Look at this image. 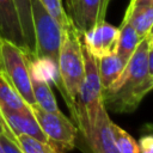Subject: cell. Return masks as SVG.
Returning <instances> with one entry per match:
<instances>
[{
    "label": "cell",
    "instance_id": "cell-22",
    "mask_svg": "<svg viewBox=\"0 0 153 153\" xmlns=\"http://www.w3.org/2000/svg\"><path fill=\"white\" fill-rule=\"evenodd\" d=\"M149 6H153V0H130L126 12H131L134 10L149 7Z\"/></svg>",
    "mask_w": 153,
    "mask_h": 153
},
{
    "label": "cell",
    "instance_id": "cell-3",
    "mask_svg": "<svg viewBox=\"0 0 153 153\" xmlns=\"http://www.w3.org/2000/svg\"><path fill=\"white\" fill-rule=\"evenodd\" d=\"M0 73L30 108L37 105L31 87L29 55L4 38L0 43Z\"/></svg>",
    "mask_w": 153,
    "mask_h": 153
},
{
    "label": "cell",
    "instance_id": "cell-24",
    "mask_svg": "<svg viewBox=\"0 0 153 153\" xmlns=\"http://www.w3.org/2000/svg\"><path fill=\"white\" fill-rule=\"evenodd\" d=\"M6 129H8V127H7V124H6L5 120H4V117H2L1 114H0V134H2Z\"/></svg>",
    "mask_w": 153,
    "mask_h": 153
},
{
    "label": "cell",
    "instance_id": "cell-16",
    "mask_svg": "<svg viewBox=\"0 0 153 153\" xmlns=\"http://www.w3.org/2000/svg\"><path fill=\"white\" fill-rule=\"evenodd\" d=\"M0 108L11 109L18 111H27L31 108L18 94V92L11 86L7 79L0 73Z\"/></svg>",
    "mask_w": 153,
    "mask_h": 153
},
{
    "label": "cell",
    "instance_id": "cell-8",
    "mask_svg": "<svg viewBox=\"0 0 153 153\" xmlns=\"http://www.w3.org/2000/svg\"><path fill=\"white\" fill-rule=\"evenodd\" d=\"M118 35L120 29L104 20L85 31L81 35V41L94 57L100 59L116 51Z\"/></svg>",
    "mask_w": 153,
    "mask_h": 153
},
{
    "label": "cell",
    "instance_id": "cell-12",
    "mask_svg": "<svg viewBox=\"0 0 153 153\" xmlns=\"http://www.w3.org/2000/svg\"><path fill=\"white\" fill-rule=\"evenodd\" d=\"M118 29H120V35H118V41H117L115 53L126 66V63L130 59L131 54L134 53L141 38L137 36L131 24L126 19L122 20L121 26Z\"/></svg>",
    "mask_w": 153,
    "mask_h": 153
},
{
    "label": "cell",
    "instance_id": "cell-28",
    "mask_svg": "<svg viewBox=\"0 0 153 153\" xmlns=\"http://www.w3.org/2000/svg\"><path fill=\"white\" fill-rule=\"evenodd\" d=\"M1 41H2V38H1V36H0V43H1Z\"/></svg>",
    "mask_w": 153,
    "mask_h": 153
},
{
    "label": "cell",
    "instance_id": "cell-11",
    "mask_svg": "<svg viewBox=\"0 0 153 153\" xmlns=\"http://www.w3.org/2000/svg\"><path fill=\"white\" fill-rule=\"evenodd\" d=\"M29 71H30L31 87H32L33 97H35L37 105L45 111L59 112L60 109L57 106L55 96L49 86V82L37 73V71L35 69V67L31 62L30 55H29Z\"/></svg>",
    "mask_w": 153,
    "mask_h": 153
},
{
    "label": "cell",
    "instance_id": "cell-2",
    "mask_svg": "<svg viewBox=\"0 0 153 153\" xmlns=\"http://www.w3.org/2000/svg\"><path fill=\"white\" fill-rule=\"evenodd\" d=\"M59 74L65 90L67 103L73 122L75 120V100L84 78V60L81 51V35L71 23L61 29V44L59 51Z\"/></svg>",
    "mask_w": 153,
    "mask_h": 153
},
{
    "label": "cell",
    "instance_id": "cell-13",
    "mask_svg": "<svg viewBox=\"0 0 153 153\" xmlns=\"http://www.w3.org/2000/svg\"><path fill=\"white\" fill-rule=\"evenodd\" d=\"M13 2L18 12L26 47V54L30 56H35V33L31 16V0H13Z\"/></svg>",
    "mask_w": 153,
    "mask_h": 153
},
{
    "label": "cell",
    "instance_id": "cell-9",
    "mask_svg": "<svg viewBox=\"0 0 153 153\" xmlns=\"http://www.w3.org/2000/svg\"><path fill=\"white\" fill-rule=\"evenodd\" d=\"M0 114L4 117L8 129L14 134H25L29 136H32L35 139H38L43 142H48V137L38 126L33 114L31 110L27 111H18V110H11V109H1Z\"/></svg>",
    "mask_w": 153,
    "mask_h": 153
},
{
    "label": "cell",
    "instance_id": "cell-26",
    "mask_svg": "<svg viewBox=\"0 0 153 153\" xmlns=\"http://www.w3.org/2000/svg\"><path fill=\"white\" fill-rule=\"evenodd\" d=\"M152 33H153V25H152V27H151V31H149V33H148V36H149V35H152Z\"/></svg>",
    "mask_w": 153,
    "mask_h": 153
},
{
    "label": "cell",
    "instance_id": "cell-6",
    "mask_svg": "<svg viewBox=\"0 0 153 153\" xmlns=\"http://www.w3.org/2000/svg\"><path fill=\"white\" fill-rule=\"evenodd\" d=\"M110 122L106 114V109L102 108L93 127L87 136L76 134L75 146H78L82 153H121L114 142Z\"/></svg>",
    "mask_w": 153,
    "mask_h": 153
},
{
    "label": "cell",
    "instance_id": "cell-14",
    "mask_svg": "<svg viewBox=\"0 0 153 153\" xmlns=\"http://www.w3.org/2000/svg\"><path fill=\"white\" fill-rule=\"evenodd\" d=\"M98 68L102 88L104 90L118 78L122 69L124 68V63L120 60L116 53H111L98 59Z\"/></svg>",
    "mask_w": 153,
    "mask_h": 153
},
{
    "label": "cell",
    "instance_id": "cell-18",
    "mask_svg": "<svg viewBox=\"0 0 153 153\" xmlns=\"http://www.w3.org/2000/svg\"><path fill=\"white\" fill-rule=\"evenodd\" d=\"M110 130L114 142L121 153H140L139 143L126 130L115 124L112 121L110 122Z\"/></svg>",
    "mask_w": 153,
    "mask_h": 153
},
{
    "label": "cell",
    "instance_id": "cell-15",
    "mask_svg": "<svg viewBox=\"0 0 153 153\" xmlns=\"http://www.w3.org/2000/svg\"><path fill=\"white\" fill-rule=\"evenodd\" d=\"M123 19L128 20L131 24L137 36L142 39L148 36L153 25V6L134 10L131 12H126Z\"/></svg>",
    "mask_w": 153,
    "mask_h": 153
},
{
    "label": "cell",
    "instance_id": "cell-5",
    "mask_svg": "<svg viewBox=\"0 0 153 153\" xmlns=\"http://www.w3.org/2000/svg\"><path fill=\"white\" fill-rule=\"evenodd\" d=\"M31 111L56 153H66L75 147L78 128L61 111H45L38 105L32 106Z\"/></svg>",
    "mask_w": 153,
    "mask_h": 153
},
{
    "label": "cell",
    "instance_id": "cell-10",
    "mask_svg": "<svg viewBox=\"0 0 153 153\" xmlns=\"http://www.w3.org/2000/svg\"><path fill=\"white\" fill-rule=\"evenodd\" d=\"M0 36L26 53L23 31L13 0H0Z\"/></svg>",
    "mask_w": 153,
    "mask_h": 153
},
{
    "label": "cell",
    "instance_id": "cell-20",
    "mask_svg": "<svg viewBox=\"0 0 153 153\" xmlns=\"http://www.w3.org/2000/svg\"><path fill=\"white\" fill-rule=\"evenodd\" d=\"M140 153H153V133L145 134L139 140Z\"/></svg>",
    "mask_w": 153,
    "mask_h": 153
},
{
    "label": "cell",
    "instance_id": "cell-27",
    "mask_svg": "<svg viewBox=\"0 0 153 153\" xmlns=\"http://www.w3.org/2000/svg\"><path fill=\"white\" fill-rule=\"evenodd\" d=\"M0 153H5L4 149H2V147H1V145H0Z\"/></svg>",
    "mask_w": 153,
    "mask_h": 153
},
{
    "label": "cell",
    "instance_id": "cell-4",
    "mask_svg": "<svg viewBox=\"0 0 153 153\" xmlns=\"http://www.w3.org/2000/svg\"><path fill=\"white\" fill-rule=\"evenodd\" d=\"M31 16L35 33V56L48 59L57 65L61 44V27L47 12L39 0H31Z\"/></svg>",
    "mask_w": 153,
    "mask_h": 153
},
{
    "label": "cell",
    "instance_id": "cell-23",
    "mask_svg": "<svg viewBox=\"0 0 153 153\" xmlns=\"http://www.w3.org/2000/svg\"><path fill=\"white\" fill-rule=\"evenodd\" d=\"M147 62H148V73L151 76H153V47H148V55H147Z\"/></svg>",
    "mask_w": 153,
    "mask_h": 153
},
{
    "label": "cell",
    "instance_id": "cell-17",
    "mask_svg": "<svg viewBox=\"0 0 153 153\" xmlns=\"http://www.w3.org/2000/svg\"><path fill=\"white\" fill-rule=\"evenodd\" d=\"M13 142L18 146L22 153H56L49 143L25 134L14 135Z\"/></svg>",
    "mask_w": 153,
    "mask_h": 153
},
{
    "label": "cell",
    "instance_id": "cell-7",
    "mask_svg": "<svg viewBox=\"0 0 153 153\" xmlns=\"http://www.w3.org/2000/svg\"><path fill=\"white\" fill-rule=\"evenodd\" d=\"M110 0H67V16L80 35L105 20Z\"/></svg>",
    "mask_w": 153,
    "mask_h": 153
},
{
    "label": "cell",
    "instance_id": "cell-19",
    "mask_svg": "<svg viewBox=\"0 0 153 153\" xmlns=\"http://www.w3.org/2000/svg\"><path fill=\"white\" fill-rule=\"evenodd\" d=\"M43 7L47 10V12L55 19V22L60 25L61 29L69 25L72 22L69 17L67 16L61 0H39Z\"/></svg>",
    "mask_w": 153,
    "mask_h": 153
},
{
    "label": "cell",
    "instance_id": "cell-1",
    "mask_svg": "<svg viewBox=\"0 0 153 153\" xmlns=\"http://www.w3.org/2000/svg\"><path fill=\"white\" fill-rule=\"evenodd\" d=\"M148 39L142 38L118 78L102 91L104 108L114 112H133L153 90V76L148 73Z\"/></svg>",
    "mask_w": 153,
    "mask_h": 153
},
{
    "label": "cell",
    "instance_id": "cell-21",
    "mask_svg": "<svg viewBox=\"0 0 153 153\" xmlns=\"http://www.w3.org/2000/svg\"><path fill=\"white\" fill-rule=\"evenodd\" d=\"M0 145L5 153H22L20 149L18 148V146L5 133L0 134Z\"/></svg>",
    "mask_w": 153,
    "mask_h": 153
},
{
    "label": "cell",
    "instance_id": "cell-25",
    "mask_svg": "<svg viewBox=\"0 0 153 153\" xmlns=\"http://www.w3.org/2000/svg\"><path fill=\"white\" fill-rule=\"evenodd\" d=\"M147 39H148V47L149 48L153 47V33L149 35V36H147Z\"/></svg>",
    "mask_w": 153,
    "mask_h": 153
}]
</instances>
